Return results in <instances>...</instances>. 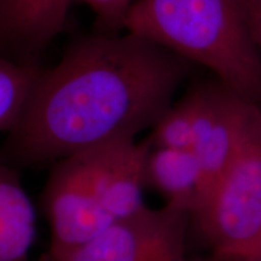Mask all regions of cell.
<instances>
[{"label":"cell","instance_id":"13","mask_svg":"<svg viewBox=\"0 0 261 261\" xmlns=\"http://www.w3.org/2000/svg\"><path fill=\"white\" fill-rule=\"evenodd\" d=\"M248 23L261 56V0H243Z\"/></svg>","mask_w":261,"mask_h":261},{"label":"cell","instance_id":"8","mask_svg":"<svg viewBox=\"0 0 261 261\" xmlns=\"http://www.w3.org/2000/svg\"><path fill=\"white\" fill-rule=\"evenodd\" d=\"M146 187L154 189L173 205L195 217L208 196V182L191 149L154 148L145 163Z\"/></svg>","mask_w":261,"mask_h":261},{"label":"cell","instance_id":"11","mask_svg":"<svg viewBox=\"0 0 261 261\" xmlns=\"http://www.w3.org/2000/svg\"><path fill=\"white\" fill-rule=\"evenodd\" d=\"M151 129L148 140L154 148L191 149L192 115L188 98L173 103Z\"/></svg>","mask_w":261,"mask_h":261},{"label":"cell","instance_id":"9","mask_svg":"<svg viewBox=\"0 0 261 261\" xmlns=\"http://www.w3.org/2000/svg\"><path fill=\"white\" fill-rule=\"evenodd\" d=\"M37 213L15 167L0 160V261H28Z\"/></svg>","mask_w":261,"mask_h":261},{"label":"cell","instance_id":"3","mask_svg":"<svg viewBox=\"0 0 261 261\" xmlns=\"http://www.w3.org/2000/svg\"><path fill=\"white\" fill-rule=\"evenodd\" d=\"M123 31L207 68L261 108V56L243 0H136Z\"/></svg>","mask_w":261,"mask_h":261},{"label":"cell","instance_id":"12","mask_svg":"<svg viewBox=\"0 0 261 261\" xmlns=\"http://www.w3.org/2000/svg\"><path fill=\"white\" fill-rule=\"evenodd\" d=\"M136 0H74L92 10L93 14L106 33L123 31L127 12Z\"/></svg>","mask_w":261,"mask_h":261},{"label":"cell","instance_id":"2","mask_svg":"<svg viewBox=\"0 0 261 261\" xmlns=\"http://www.w3.org/2000/svg\"><path fill=\"white\" fill-rule=\"evenodd\" d=\"M150 149L148 139H120L52 165L42 192L51 233L46 253L74 249L144 207Z\"/></svg>","mask_w":261,"mask_h":261},{"label":"cell","instance_id":"4","mask_svg":"<svg viewBox=\"0 0 261 261\" xmlns=\"http://www.w3.org/2000/svg\"><path fill=\"white\" fill-rule=\"evenodd\" d=\"M190 232L204 252L191 261H261V108L212 187Z\"/></svg>","mask_w":261,"mask_h":261},{"label":"cell","instance_id":"5","mask_svg":"<svg viewBox=\"0 0 261 261\" xmlns=\"http://www.w3.org/2000/svg\"><path fill=\"white\" fill-rule=\"evenodd\" d=\"M191 217L169 204L140 208L89 242L40 261H191Z\"/></svg>","mask_w":261,"mask_h":261},{"label":"cell","instance_id":"7","mask_svg":"<svg viewBox=\"0 0 261 261\" xmlns=\"http://www.w3.org/2000/svg\"><path fill=\"white\" fill-rule=\"evenodd\" d=\"M74 0H0V55L21 63L37 58L64 31Z\"/></svg>","mask_w":261,"mask_h":261},{"label":"cell","instance_id":"1","mask_svg":"<svg viewBox=\"0 0 261 261\" xmlns=\"http://www.w3.org/2000/svg\"><path fill=\"white\" fill-rule=\"evenodd\" d=\"M123 32L81 39L57 64L39 69L0 160L12 167L54 165L152 128L173 104L190 62Z\"/></svg>","mask_w":261,"mask_h":261},{"label":"cell","instance_id":"10","mask_svg":"<svg viewBox=\"0 0 261 261\" xmlns=\"http://www.w3.org/2000/svg\"><path fill=\"white\" fill-rule=\"evenodd\" d=\"M39 69L0 55V132L9 133L17 123Z\"/></svg>","mask_w":261,"mask_h":261},{"label":"cell","instance_id":"6","mask_svg":"<svg viewBox=\"0 0 261 261\" xmlns=\"http://www.w3.org/2000/svg\"><path fill=\"white\" fill-rule=\"evenodd\" d=\"M192 115V148L208 194L240 148L256 108L220 81L201 84L185 94ZM208 197V196H207Z\"/></svg>","mask_w":261,"mask_h":261}]
</instances>
